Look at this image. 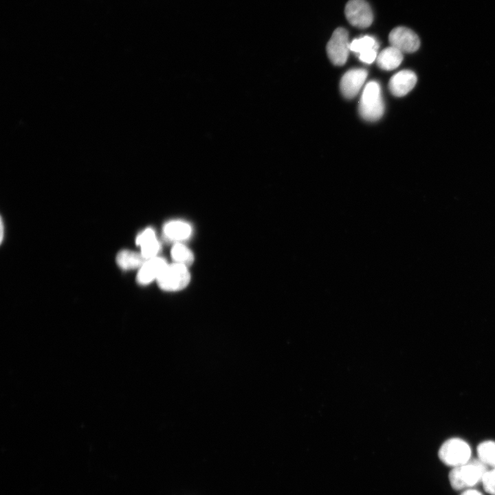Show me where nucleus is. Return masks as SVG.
I'll list each match as a JSON object with an SVG mask.
<instances>
[{
	"label": "nucleus",
	"mask_w": 495,
	"mask_h": 495,
	"mask_svg": "<svg viewBox=\"0 0 495 495\" xmlns=\"http://www.w3.org/2000/svg\"><path fill=\"white\" fill-rule=\"evenodd\" d=\"M487 466L478 459L470 460L466 463L453 468L449 474L451 486L456 490L468 489L481 483Z\"/></svg>",
	"instance_id": "1"
},
{
	"label": "nucleus",
	"mask_w": 495,
	"mask_h": 495,
	"mask_svg": "<svg viewBox=\"0 0 495 495\" xmlns=\"http://www.w3.org/2000/svg\"><path fill=\"white\" fill-rule=\"evenodd\" d=\"M358 110L360 116L367 121H377L383 116L384 104L380 86L377 82L371 81L364 87Z\"/></svg>",
	"instance_id": "2"
},
{
	"label": "nucleus",
	"mask_w": 495,
	"mask_h": 495,
	"mask_svg": "<svg viewBox=\"0 0 495 495\" xmlns=\"http://www.w3.org/2000/svg\"><path fill=\"white\" fill-rule=\"evenodd\" d=\"M471 449L465 441L452 438L445 441L439 450V457L446 465L457 467L470 460Z\"/></svg>",
	"instance_id": "3"
},
{
	"label": "nucleus",
	"mask_w": 495,
	"mask_h": 495,
	"mask_svg": "<svg viewBox=\"0 0 495 495\" xmlns=\"http://www.w3.org/2000/svg\"><path fill=\"white\" fill-rule=\"evenodd\" d=\"M190 280L187 266L174 263L167 265L157 278L159 287L168 292L179 291L186 287Z\"/></svg>",
	"instance_id": "4"
},
{
	"label": "nucleus",
	"mask_w": 495,
	"mask_h": 495,
	"mask_svg": "<svg viewBox=\"0 0 495 495\" xmlns=\"http://www.w3.org/2000/svg\"><path fill=\"white\" fill-rule=\"evenodd\" d=\"M349 51L348 32L343 28L336 29L327 44L329 58L335 65H343L347 60Z\"/></svg>",
	"instance_id": "5"
},
{
	"label": "nucleus",
	"mask_w": 495,
	"mask_h": 495,
	"mask_svg": "<svg viewBox=\"0 0 495 495\" xmlns=\"http://www.w3.org/2000/svg\"><path fill=\"white\" fill-rule=\"evenodd\" d=\"M344 13L349 23L358 28H368L373 20L372 10L365 0H349Z\"/></svg>",
	"instance_id": "6"
},
{
	"label": "nucleus",
	"mask_w": 495,
	"mask_h": 495,
	"mask_svg": "<svg viewBox=\"0 0 495 495\" xmlns=\"http://www.w3.org/2000/svg\"><path fill=\"white\" fill-rule=\"evenodd\" d=\"M390 46H393L402 53H412L418 50L420 46V40L417 34L412 30L399 26L395 28L388 36Z\"/></svg>",
	"instance_id": "7"
},
{
	"label": "nucleus",
	"mask_w": 495,
	"mask_h": 495,
	"mask_svg": "<svg viewBox=\"0 0 495 495\" xmlns=\"http://www.w3.org/2000/svg\"><path fill=\"white\" fill-rule=\"evenodd\" d=\"M378 48L377 40L369 35L355 38L350 43V50L358 54L359 59L366 64L376 60Z\"/></svg>",
	"instance_id": "8"
},
{
	"label": "nucleus",
	"mask_w": 495,
	"mask_h": 495,
	"mask_svg": "<svg viewBox=\"0 0 495 495\" xmlns=\"http://www.w3.org/2000/svg\"><path fill=\"white\" fill-rule=\"evenodd\" d=\"M367 77L364 69H352L346 72L340 80V91L345 98L351 99L360 91Z\"/></svg>",
	"instance_id": "9"
},
{
	"label": "nucleus",
	"mask_w": 495,
	"mask_h": 495,
	"mask_svg": "<svg viewBox=\"0 0 495 495\" xmlns=\"http://www.w3.org/2000/svg\"><path fill=\"white\" fill-rule=\"evenodd\" d=\"M417 78L411 70H402L392 76L388 88L393 95L402 97L409 93L415 86Z\"/></svg>",
	"instance_id": "10"
},
{
	"label": "nucleus",
	"mask_w": 495,
	"mask_h": 495,
	"mask_svg": "<svg viewBox=\"0 0 495 495\" xmlns=\"http://www.w3.org/2000/svg\"><path fill=\"white\" fill-rule=\"evenodd\" d=\"M168 263L160 257L148 259L140 268L137 275V281L140 285H147L158 278Z\"/></svg>",
	"instance_id": "11"
},
{
	"label": "nucleus",
	"mask_w": 495,
	"mask_h": 495,
	"mask_svg": "<svg viewBox=\"0 0 495 495\" xmlns=\"http://www.w3.org/2000/svg\"><path fill=\"white\" fill-rule=\"evenodd\" d=\"M136 244L141 248V254L146 259L157 256L160 249L155 231L152 228H146L139 234L135 240Z\"/></svg>",
	"instance_id": "12"
},
{
	"label": "nucleus",
	"mask_w": 495,
	"mask_h": 495,
	"mask_svg": "<svg viewBox=\"0 0 495 495\" xmlns=\"http://www.w3.org/2000/svg\"><path fill=\"white\" fill-rule=\"evenodd\" d=\"M402 60L403 53L393 46L384 49L376 58L378 67L386 71L396 69Z\"/></svg>",
	"instance_id": "13"
},
{
	"label": "nucleus",
	"mask_w": 495,
	"mask_h": 495,
	"mask_svg": "<svg viewBox=\"0 0 495 495\" xmlns=\"http://www.w3.org/2000/svg\"><path fill=\"white\" fill-rule=\"evenodd\" d=\"M163 232L168 239L179 241L185 240L190 236L192 228L186 222L171 221L164 225Z\"/></svg>",
	"instance_id": "14"
},
{
	"label": "nucleus",
	"mask_w": 495,
	"mask_h": 495,
	"mask_svg": "<svg viewBox=\"0 0 495 495\" xmlns=\"http://www.w3.org/2000/svg\"><path fill=\"white\" fill-rule=\"evenodd\" d=\"M146 261L141 253L128 250L120 251L116 256L118 265L124 270L140 269Z\"/></svg>",
	"instance_id": "15"
},
{
	"label": "nucleus",
	"mask_w": 495,
	"mask_h": 495,
	"mask_svg": "<svg viewBox=\"0 0 495 495\" xmlns=\"http://www.w3.org/2000/svg\"><path fill=\"white\" fill-rule=\"evenodd\" d=\"M478 459L487 466L495 468V441H486L477 447Z\"/></svg>",
	"instance_id": "16"
},
{
	"label": "nucleus",
	"mask_w": 495,
	"mask_h": 495,
	"mask_svg": "<svg viewBox=\"0 0 495 495\" xmlns=\"http://www.w3.org/2000/svg\"><path fill=\"white\" fill-rule=\"evenodd\" d=\"M171 256L175 263L188 266L192 263L194 256L192 252L184 245L177 243L171 249Z\"/></svg>",
	"instance_id": "17"
},
{
	"label": "nucleus",
	"mask_w": 495,
	"mask_h": 495,
	"mask_svg": "<svg viewBox=\"0 0 495 495\" xmlns=\"http://www.w3.org/2000/svg\"><path fill=\"white\" fill-rule=\"evenodd\" d=\"M481 483L487 493L495 495V468H492L484 474Z\"/></svg>",
	"instance_id": "18"
},
{
	"label": "nucleus",
	"mask_w": 495,
	"mask_h": 495,
	"mask_svg": "<svg viewBox=\"0 0 495 495\" xmlns=\"http://www.w3.org/2000/svg\"><path fill=\"white\" fill-rule=\"evenodd\" d=\"M461 495H483L479 491L473 489H467Z\"/></svg>",
	"instance_id": "19"
},
{
	"label": "nucleus",
	"mask_w": 495,
	"mask_h": 495,
	"mask_svg": "<svg viewBox=\"0 0 495 495\" xmlns=\"http://www.w3.org/2000/svg\"><path fill=\"white\" fill-rule=\"evenodd\" d=\"M3 223L2 219L1 220V241H3Z\"/></svg>",
	"instance_id": "20"
}]
</instances>
